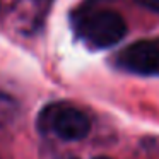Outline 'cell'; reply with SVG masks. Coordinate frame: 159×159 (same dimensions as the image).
I'll return each mask as SVG.
<instances>
[{"mask_svg": "<svg viewBox=\"0 0 159 159\" xmlns=\"http://www.w3.org/2000/svg\"><path fill=\"white\" fill-rule=\"evenodd\" d=\"M94 159H111V157H106V156H99V157H94Z\"/></svg>", "mask_w": 159, "mask_h": 159, "instance_id": "5", "label": "cell"}, {"mask_svg": "<svg viewBox=\"0 0 159 159\" xmlns=\"http://www.w3.org/2000/svg\"><path fill=\"white\" fill-rule=\"evenodd\" d=\"M0 11H2V4H0Z\"/></svg>", "mask_w": 159, "mask_h": 159, "instance_id": "7", "label": "cell"}, {"mask_svg": "<svg viewBox=\"0 0 159 159\" xmlns=\"http://www.w3.org/2000/svg\"><path fill=\"white\" fill-rule=\"evenodd\" d=\"M139 5H142L144 9L147 11H152V12H157L159 14V0H135Z\"/></svg>", "mask_w": 159, "mask_h": 159, "instance_id": "4", "label": "cell"}, {"mask_svg": "<svg viewBox=\"0 0 159 159\" xmlns=\"http://www.w3.org/2000/svg\"><path fill=\"white\" fill-rule=\"evenodd\" d=\"M38 128L43 134L53 132L62 140H80L91 132V120L75 106L52 103L39 113Z\"/></svg>", "mask_w": 159, "mask_h": 159, "instance_id": "2", "label": "cell"}, {"mask_svg": "<svg viewBox=\"0 0 159 159\" xmlns=\"http://www.w3.org/2000/svg\"><path fill=\"white\" fill-rule=\"evenodd\" d=\"M75 33L89 48L104 50L123 39L127 34V22L118 12L110 9L89 11L77 17Z\"/></svg>", "mask_w": 159, "mask_h": 159, "instance_id": "1", "label": "cell"}, {"mask_svg": "<svg viewBox=\"0 0 159 159\" xmlns=\"http://www.w3.org/2000/svg\"><path fill=\"white\" fill-rule=\"evenodd\" d=\"M62 159H77V157H62Z\"/></svg>", "mask_w": 159, "mask_h": 159, "instance_id": "6", "label": "cell"}, {"mask_svg": "<svg viewBox=\"0 0 159 159\" xmlns=\"http://www.w3.org/2000/svg\"><path fill=\"white\" fill-rule=\"evenodd\" d=\"M116 63L130 74L152 75L159 69V43L152 39L132 43L118 53Z\"/></svg>", "mask_w": 159, "mask_h": 159, "instance_id": "3", "label": "cell"}]
</instances>
